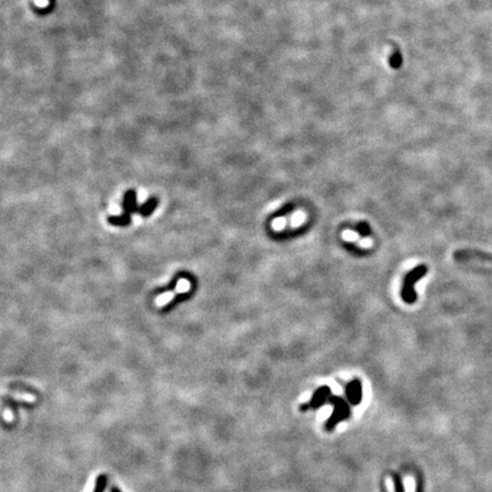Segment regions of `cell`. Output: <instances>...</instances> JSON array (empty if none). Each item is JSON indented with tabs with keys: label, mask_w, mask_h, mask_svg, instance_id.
I'll return each mask as SVG.
<instances>
[{
	"label": "cell",
	"mask_w": 492,
	"mask_h": 492,
	"mask_svg": "<svg viewBox=\"0 0 492 492\" xmlns=\"http://www.w3.org/2000/svg\"><path fill=\"white\" fill-rule=\"evenodd\" d=\"M427 266L426 264H420V266L415 267L413 270H410L403 279L402 289H401V298L403 302L407 305H414L417 300V294L415 291V285L418 281L425 277L427 274Z\"/></svg>",
	"instance_id": "6da1fadb"
},
{
	"label": "cell",
	"mask_w": 492,
	"mask_h": 492,
	"mask_svg": "<svg viewBox=\"0 0 492 492\" xmlns=\"http://www.w3.org/2000/svg\"><path fill=\"white\" fill-rule=\"evenodd\" d=\"M327 402L334 404V413L326 424V430L331 431L336 426L337 423H340L343 420H347L350 416V409H349L347 401L341 399V398L330 396Z\"/></svg>",
	"instance_id": "7a4b0ae2"
},
{
	"label": "cell",
	"mask_w": 492,
	"mask_h": 492,
	"mask_svg": "<svg viewBox=\"0 0 492 492\" xmlns=\"http://www.w3.org/2000/svg\"><path fill=\"white\" fill-rule=\"evenodd\" d=\"M330 397V389L328 386H322L319 387L318 390L316 391L315 394H313L311 400L309 402H306L305 404H302L300 407V409L302 411H305L308 409H316V408L322 407L324 403L327 402V400L329 399Z\"/></svg>",
	"instance_id": "3957f363"
},
{
	"label": "cell",
	"mask_w": 492,
	"mask_h": 492,
	"mask_svg": "<svg viewBox=\"0 0 492 492\" xmlns=\"http://www.w3.org/2000/svg\"><path fill=\"white\" fill-rule=\"evenodd\" d=\"M135 205V191L134 190H129L127 195H125V200H124V209H125V214L122 215L120 218H111L110 222L113 223V225H127V223L130 222V211L131 207Z\"/></svg>",
	"instance_id": "277c9868"
},
{
	"label": "cell",
	"mask_w": 492,
	"mask_h": 492,
	"mask_svg": "<svg viewBox=\"0 0 492 492\" xmlns=\"http://www.w3.org/2000/svg\"><path fill=\"white\" fill-rule=\"evenodd\" d=\"M345 393H347L348 400L350 401L352 404L360 403L362 398L360 381H359V379H353V381L349 383L348 386L345 387Z\"/></svg>",
	"instance_id": "5b68a950"
},
{
	"label": "cell",
	"mask_w": 492,
	"mask_h": 492,
	"mask_svg": "<svg viewBox=\"0 0 492 492\" xmlns=\"http://www.w3.org/2000/svg\"><path fill=\"white\" fill-rule=\"evenodd\" d=\"M107 482H109V479H107L105 474H100V475H98V477L96 479L95 488H94L93 492H105Z\"/></svg>",
	"instance_id": "8992f818"
},
{
	"label": "cell",
	"mask_w": 492,
	"mask_h": 492,
	"mask_svg": "<svg viewBox=\"0 0 492 492\" xmlns=\"http://www.w3.org/2000/svg\"><path fill=\"white\" fill-rule=\"evenodd\" d=\"M355 232H357L361 237H367L371 235V226L367 222H360L355 227Z\"/></svg>",
	"instance_id": "52a82bcc"
},
{
	"label": "cell",
	"mask_w": 492,
	"mask_h": 492,
	"mask_svg": "<svg viewBox=\"0 0 492 492\" xmlns=\"http://www.w3.org/2000/svg\"><path fill=\"white\" fill-rule=\"evenodd\" d=\"M156 204H158V202H156L155 198H152V200L149 201L147 204H145L144 207L141 208L142 209V210H141V214L142 215H148L153 210H154V208L156 207Z\"/></svg>",
	"instance_id": "ba28073f"
},
{
	"label": "cell",
	"mask_w": 492,
	"mask_h": 492,
	"mask_svg": "<svg viewBox=\"0 0 492 492\" xmlns=\"http://www.w3.org/2000/svg\"><path fill=\"white\" fill-rule=\"evenodd\" d=\"M391 66L394 69H398L401 66V63H402V57H401L400 53H394L391 56Z\"/></svg>",
	"instance_id": "9c48e42d"
},
{
	"label": "cell",
	"mask_w": 492,
	"mask_h": 492,
	"mask_svg": "<svg viewBox=\"0 0 492 492\" xmlns=\"http://www.w3.org/2000/svg\"><path fill=\"white\" fill-rule=\"evenodd\" d=\"M394 477V482H396V492H403V487H402V481H401V477L398 475V474H393Z\"/></svg>",
	"instance_id": "30bf717a"
},
{
	"label": "cell",
	"mask_w": 492,
	"mask_h": 492,
	"mask_svg": "<svg viewBox=\"0 0 492 492\" xmlns=\"http://www.w3.org/2000/svg\"><path fill=\"white\" fill-rule=\"evenodd\" d=\"M292 211H293V207H291V205H287V207L282 209V210L279 212V213H277V215H286V214L291 213Z\"/></svg>",
	"instance_id": "8fae6325"
},
{
	"label": "cell",
	"mask_w": 492,
	"mask_h": 492,
	"mask_svg": "<svg viewBox=\"0 0 492 492\" xmlns=\"http://www.w3.org/2000/svg\"><path fill=\"white\" fill-rule=\"evenodd\" d=\"M111 492H122V491L120 489H117V488H112Z\"/></svg>",
	"instance_id": "7c38bea8"
}]
</instances>
